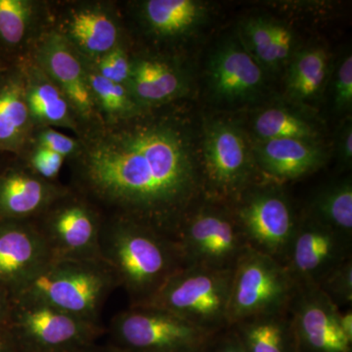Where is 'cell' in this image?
I'll use <instances>...</instances> for the list:
<instances>
[{
	"label": "cell",
	"instance_id": "cell-1",
	"mask_svg": "<svg viewBox=\"0 0 352 352\" xmlns=\"http://www.w3.org/2000/svg\"><path fill=\"white\" fill-rule=\"evenodd\" d=\"M76 154L75 191L106 217L138 221L175 241L201 182L182 132L168 124H108Z\"/></svg>",
	"mask_w": 352,
	"mask_h": 352
},
{
	"label": "cell",
	"instance_id": "cell-16",
	"mask_svg": "<svg viewBox=\"0 0 352 352\" xmlns=\"http://www.w3.org/2000/svg\"><path fill=\"white\" fill-rule=\"evenodd\" d=\"M66 190L31 170L6 171L0 175V220L32 221Z\"/></svg>",
	"mask_w": 352,
	"mask_h": 352
},
{
	"label": "cell",
	"instance_id": "cell-20",
	"mask_svg": "<svg viewBox=\"0 0 352 352\" xmlns=\"http://www.w3.org/2000/svg\"><path fill=\"white\" fill-rule=\"evenodd\" d=\"M229 328L245 352H296L289 309L248 317Z\"/></svg>",
	"mask_w": 352,
	"mask_h": 352
},
{
	"label": "cell",
	"instance_id": "cell-29",
	"mask_svg": "<svg viewBox=\"0 0 352 352\" xmlns=\"http://www.w3.org/2000/svg\"><path fill=\"white\" fill-rule=\"evenodd\" d=\"M273 24L263 18L248 20L243 25L242 45L261 66L275 67L272 53Z\"/></svg>",
	"mask_w": 352,
	"mask_h": 352
},
{
	"label": "cell",
	"instance_id": "cell-3",
	"mask_svg": "<svg viewBox=\"0 0 352 352\" xmlns=\"http://www.w3.org/2000/svg\"><path fill=\"white\" fill-rule=\"evenodd\" d=\"M119 288L112 271L102 261L51 259L12 296L31 298L94 323L109 296Z\"/></svg>",
	"mask_w": 352,
	"mask_h": 352
},
{
	"label": "cell",
	"instance_id": "cell-39",
	"mask_svg": "<svg viewBox=\"0 0 352 352\" xmlns=\"http://www.w3.org/2000/svg\"><path fill=\"white\" fill-rule=\"evenodd\" d=\"M12 295L8 289L0 286V326H3L10 311Z\"/></svg>",
	"mask_w": 352,
	"mask_h": 352
},
{
	"label": "cell",
	"instance_id": "cell-24",
	"mask_svg": "<svg viewBox=\"0 0 352 352\" xmlns=\"http://www.w3.org/2000/svg\"><path fill=\"white\" fill-rule=\"evenodd\" d=\"M143 14L153 32L168 38L186 34L200 24L205 6L194 0H148Z\"/></svg>",
	"mask_w": 352,
	"mask_h": 352
},
{
	"label": "cell",
	"instance_id": "cell-4",
	"mask_svg": "<svg viewBox=\"0 0 352 352\" xmlns=\"http://www.w3.org/2000/svg\"><path fill=\"white\" fill-rule=\"evenodd\" d=\"M4 328L19 352H78L107 333L103 324L21 296H12Z\"/></svg>",
	"mask_w": 352,
	"mask_h": 352
},
{
	"label": "cell",
	"instance_id": "cell-25",
	"mask_svg": "<svg viewBox=\"0 0 352 352\" xmlns=\"http://www.w3.org/2000/svg\"><path fill=\"white\" fill-rule=\"evenodd\" d=\"M82 60L95 106L104 113L108 120L107 124H115L133 117L138 113L139 105L129 88L106 80L97 73L89 59L85 57Z\"/></svg>",
	"mask_w": 352,
	"mask_h": 352
},
{
	"label": "cell",
	"instance_id": "cell-8",
	"mask_svg": "<svg viewBox=\"0 0 352 352\" xmlns=\"http://www.w3.org/2000/svg\"><path fill=\"white\" fill-rule=\"evenodd\" d=\"M105 215L75 190H68L32 220L52 259L101 261L100 234Z\"/></svg>",
	"mask_w": 352,
	"mask_h": 352
},
{
	"label": "cell",
	"instance_id": "cell-9",
	"mask_svg": "<svg viewBox=\"0 0 352 352\" xmlns=\"http://www.w3.org/2000/svg\"><path fill=\"white\" fill-rule=\"evenodd\" d=\"M296 285L284 264L249 249L236 264L229 298V326L248 317L289 309Z\"/></svg>",
	"mask_w": 352,
	"mask_h": 352
},
{
	"label": "cell",
	"instance_id": "cell-13",
	"mask_svg": "<svg viewBox=\"0 0 352 352\" xmlns=\"http://www.w3.org/2000/svg\"><path fill=\"white\" fill-rule=\"evenodd\" d=\"M204 173L212 195L238 199L247 190L251 166L239 131L226 124H214L206 131Z\"/></svg>",
	"mask_w": 352,
	"mask_h": 352
},
{
	"label": "cell",
	"instance_id": "cell-21",
	"mask_svg": "<svg viewBox=\"0 0 352 352\" xmlns=\"http://www.w3.org/2000/svg\"><path fill=\"white\" fill-rule=\"evenodd\" d=\"M126 87L139 106L157 105L177 96L183 80L170 65L149 58L132 62Z\"/></svg>",
	"mask_w": 352,
	"mask_h": 352
},
{
	"label": "cell",
	"instance_id": "cell-7",
	"mask_svg": "<svg viewBox=\"0 0 352 352\" xmlns=\"http://www.w3.org/2000/svg\"><path fill=\"white\" fill-rule=\"evenodd\" d=\"M175 242L185 266L214 270L233 271L251 249L234 212L208 205L187 214Z\"/></svg>",
	"mask_w": 352,
	"mask_h": 352
},
{
	"label": "cell",
	"instance_id": "cell-22",
	"mask_svg": "<svg viewBox=\"0 0 352 352\" xmlns=\"http://www.w3.org/2000/svg\"><path fill=\"white\" fill-rule=\"evenodd\" d=\"M30 75L25 99L32 122L76 129L73 109L61 89L41 69H34Z\"/></svg>",
	"mask_w": 352,
	"mask_h": 352
},
{
	"label": "cell",
	"instance_id": "cell-41",
	"mask_svg": "<svg viewBox=\"0 0 352 352\" xmlns=\"http://www.w3.org/2000/svg\"><path fill=\"white\" fill-rule=\"evenodd\" d=\"M0 352H19L3 326H0Z\"/></svg>",
	"mask_w": 352,
	"mask_h": 352
},
{
	"label": "cell",
	"instance_id": "cell-18",
	"mask_svg": "<svg viewBox=\"0 0 352 352\" xmlns=\"http://www.w3.org/2000/svg\"><path fill=\"white\" fill-rule=\"evenodd\" d=\"M259 164L275 180H293L316 170L323 162L321 150L311 141L285 138L263 141Z\"/></svg>",
	"mask_w": 352,
	"mask_h": 352
},
{
	"label": "cell",
	"instance_id": "cell-26",
	"mask_svg": "<svg viewBox=\"0 0 352 352\" xmlns=\"http://www.w3.org/2000/svg\"><path fill=\"white\" fill-rule=\"evenodd\" d=\"M329 57L321 48L300 52L289 69V94L300 101L309 100L320 91L328 75Z\"/></svg>",
	"mask_w": 352,
	"mask_h": 352
},
{
	"label": "cell",
	"instance_id": "cell-12",
	"mask_svg": "<svg viewBox=\"0 0 352 352\" xmlns=\"http://www.w3.org/2000/svg\"><path fill=\"white\" fill-rule=\"evenodd\" d=\"M340 308L318 287H296L289 314L296 352H352L340 328Z\"/></svg>",
	"mask_w": 352,
	"mask_h": 352
},
{
	"label": "cell",
	"instance_id": "cell-43",
	"mask_svg": "<svg viewBox=\"0 0 352 352\" xmlns=\"http://www.w3.org/2000/svg\"><path fill=\"white\" fill-rule=\"evenodd\" d=\"M109 349H110L111 352H126V351H120V349H115V347H113L112 346H110V344H107Z\"/></svg>",
	"mask_w": 352,
	"mask_h": 352
},
{
	"label": "cell",
	"instance_id": "cell-14",
	"mask_svg": "<svg viewBox=\"0 0 352 352\" xmlns=\"http://www.w3.org/2000/svg\"><path fill=\"white\" fill-rule=\"evenodd\" d=\"M52 259L32 221L0 220V286L14 296Z\"/></svg>",
	"mask_w": 352,
	"mask_h": 352
},
{
	"label": "cell",
	"instance_id": "cell-40",
	"mask_svg": "<svg viewBox=\"0 0 352 352\" xmlns=\"http://www.w3.org/2000/svg\"><path fill=\"white\" fill-rule=\"evenodd\" d=\"M339 322L340 328L347 338L352 340V311L351 308L346 311H340Z\"/></svg>",
	"mask_w": 352,
	"mask_h": 352
},
{
	"label": "cell",
	"instance_id": "cell-23",
	"mask_svg": "<svg viewBox=\"0 0 352 352\" xmlns=\"http://www.w3.org/2000/svg\"><path fill=\"white\" fill-rule=\"evenodd\" d=\"M25 82L12 78L0 87V149L17 151L31 126Z\"/></svg>",
	"mask_w": 352,
	"mask_h": 352
},
{
	"label": "cell",
	"instance_id": "cell-2",
	"mask_svg": "<svg viewBox=\"0 0 352 352\" xmlns=\"http://www.w3.org/2000/svg\"><path fill=\"white\" fill-rule=\"evenodd\" d=\"M100 258L126 292L129 307L151 300L171 276L185 267L173 239L134 220L104 217Z\"/></svg>",
	"mask_w": 352,
	"mask_h": 352
},
{
	"label": "cell",
	"instance_id": "cell-34",
	"mask_svg": "<svg viewBox=\"0 0 352 352\" xmlns=\"http://www.w3.org/2000/svg\"><path fill=\"white\" fill-rule=\"evenodd\" d=\"M36 147L45 148L50 151L61 155L65 159L74 156L80 151V143L62 132L47 129L39 132L36 138Z\"/></svg>",
	"mask_w": 352,
	"mask_h": 352
},
{
	"label": "cell",
	"instance_id": "cell-38",
	"mask_svg": "<svg viewBox=\"0 0 352 352\" xmlns=\"http://www.w3.org/2000/svg\"><path fill=\"white\" fill-rule=\"evenodd\" d=\"M340 156L342 162L349 164L352 160V131L351 126H347L340 136Z\"/></svg>",
	"mask_w": 352,
	"mask_h": 352
},
{
	"label": "cell",
	"instance_id": "cell-37",
	"mask_svg": "<svg viewBox=\"0 0 352 352\" xmlns=\"http://www.w3.org/2000/svg\"><path fill=\"white\" fill-rule=\"evenodd\" d=\"M203 352H245L239 340L230 328L210 338Z\"/></svg>",
	"mask_w": 352,
	"mask_h": 352
},
{
	"label": "cell",
	"instance_id": "cell-42",
	"mask_svg": "<svg viewBox=\"0 0 352 352\" xmlns=\"http://www.w3.org/2000/svg\"><path fill=\"white\" fill-rule=\"evenodd\" d=\"M78 352H111L110 349H109L108 346H97V344H92V346L85 347V349H82V351Z\"/></svg>",
	"mask_w": 352,
	"mask_h": 352
},
{
	"label": "cell",
	"instance_id": "cell-27",
	"mask_svg": "<svg viewBox=\"0 0 352 352\" xmlns=\"http://www.w3.org/2000/svg\"><path fill=\"white\" fill-rule=\"evenodd\" d=\"M310 217L340 231L352 235V184L351 180L328 187L312 204Z\"/></svg>",
	"mask_w": 352,
	"mask_h": 352
},
{
	"label": "cell",
	"instance_id": "cell-10",
	"mask_svg": "<svg viewBox=\"0 0 352 352\" xmlns=\"http://www.w3.org/2000/svg\"><path fill=\"white\" fill-rule=\"evenodd\" d=\"M233 212L251 249L284 263L298 219L287 197L274 188L243 192Z\"/></svg>",
	"mask_w": 352,
	"mask_h": 352
},
{
	"label": "cell",
	"instance_id": "cell-35",
	"mask_svg": "<svg viewBox=\"0 0 352 352\" xmlns=\"http://www.w3.org/2000/svg\"><path fill=\"white\" fill-rule=\"evenodd\" d=\"M335 103L340 111H346L352 105V57L349 55L340 65L336 76Z\"/></svg>",
	"mask_w": 352,
	"mask_h": 352
},
{
	"label": "cell",
	"instance_id": "cell-30",
	"mask_svg": "<svg viewBox=\"0 0 352 352\" xmlns=\"http://www.w3.org/2000/svg\"><path fill=\"white\" fill-rule=\"evenodd\" d=\"M32 3L25 0H0V38L10 45L24 39L32 16Z\"/></svg>",
	"mask_w": 352,
	"mask_h": 352
},
{
	"label": "cell",
	"instance_id": "cell-6",
	"mask_svg": "<svg viewBox=\"0 0 352 352\" xmlns=\"http://www.w3.org/2000/svg\"><path fill=\"white\" fill-rule=\"evenodd\" d=\"M108 344L126 352H203L210 335L170 311L129 307L111 319Z\"/></svg>",
	"mask_w": 352,
	"mask_h": 352
},
{
	"label": "cell",
	"instance_id": "cell-19",
	"mask_svg": "<svg viewBox=\"0 0 352 352\" xmlns=\"http://www.w3.org/2000/svg\"><path fill=\"white\" fill-rule=\"evenodd\" d=\"M64 36L82 56L91 60L117 47L119 31L105 11L87 7L71 13Z\"/></svg>",
	"mask_w": 352,
	"mask_h": 352
},
{
	"label": "cell",
	"instance_id": "cell-5",
	"mask_svg": "<svg viewBox=\"0 0 352 352\" xmlns=\"http://www.w3.org/2000/svg\"><path fill=\"white\" fill-rule=\"evenodd\" d=\"M232 272L185 266L143 305L162 308L215 335L230 327L228 309Z\"/></svg>",
	"mask_w": 352,
	"mask_h": 352
},
{
	"label": "cell",
	"instance_id": "cell-32",
	"mask_svg": "<svg viewBox=\"0 0 352 352\" xmlns=\"http://www.w3.org/2000/svg\"><path fill=\"white\" fill-rule=\"evenodd\" d=\"M89 61L97 73L104 78L126 87L131 78L132 62L122 47L117 46L107 54L97 58L96 61L90 59Z\"/></svg>",
	"mask_w": 352,
	"mask_h": 352
},
{
	"label": "cell",
	"instance_id": "cell-15",
	"mask_svg": "<svg viewBox=\"0 0 352 352\" xmlns=\"http://www.w3.org/2000/svg\"><path fill=\"white\" fill-rule=\"evenodd\" d=\"M39 69L61 89L74 112L85 120L95 116V106L87 69L80 53L63 34L50 32L36 52Z\"/></svg>",
	"mask_w": 352,
	"mask_h": 352
},
{
	"label": "cell",
	"instance_id": "cell-17",
	"mask_svg": "<svg viewBox=\"0 0 352 352\" xmlns=\"http://www.w3.org/2000/svg\"><path fill=\"white\" fill-rule=\"evenodd\" d=\"M210 82L220 98L239 100L254 94L263 85V72L242 44L230 43L212 57Z\"/></svg>",
	"mask_w": 352,
	"mask_h": 352
},
{
	"label": "cell",
	"instance_id": "cell-28",
	"mask_svg": "<svg viewBox=\"0 0 352 352\" xmlns=\"http://www.w3.org/2000/svg\"><path fill=\"white\" fill-rule=\"evenodd\" d=\"M254 129L263 141L285 138L312 141L316 135L305 120L283 109H268L259 113Z\"/></svg>",
	"mask_w": 352,
	"mask_h": 352
},
{
	"label": "cell",
	"instance_id": "cell-11",
	"mask_svg": "<svg viewBox=\"0 0 352 352\" xmlns=\"http://www.w3.org/2000/svg\"><path fill=\"white\" fill-rule=\"evenodd\" d=\"M351 251V236L308 215L298 220L283 264L296 287H317Z\"/></svg>",
	"mask_w": 352,
	"mask_h": 352
},
{
	"label": "cell",
	"instance_id": "cell-36",
	"mask_svg": "<svg viewBox=\"0 0 352 352\" xmlns=\"http://www.w3.org/2000/svg\"><path fill=\"white\" fill-rule=\"evenodd\" d=\"M294 47V34L286 25L273 24L272 53L275 67L284 63Z\"/></svg>",
	"mask_w": 352,
	"mask_h": 352
},
{
	"label": "cell",
	"instance_id": "cell-31",
	"mask_svg": "<svg viewBox=\"0 0 352 352\" xmlns=\"http://www.w3.org/2000/svg\"><path fill=\"white\" fill-rule=\"evenodd\" d=\"M317 287L338 307L351 305L352 302L351 258L331 271Z\"/></svg>",
	"mask_w": 352,
	"mask_h": 352
},
{
	"label": "cell",
	"instance_id": "cell-33",
	"mask_svg": "<svg viewBox=\"0 0 352 352\" xmlns=\"http://www.w3.org/2000/svg\"><path fill=\"white\" fill-rule=\"evenodd\" d=\"M64 161L65 157L61 155L45 148L36 147L30 157V170L43 179L52 182L59 175Z\"/></svg>",
	"mask_w": 352,
	"mask_h": 352
}]
</instances>
